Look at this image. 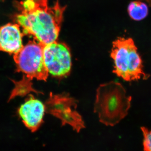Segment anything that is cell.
Listing matches in <instances>:
<instances>
[{"mask_svg": "<svg viewBox=\"0 0 151 151\" xmlns=\"http://www.w3.org/2000/svg\"><path fill=\"white\" fill-rule=\"evenodd\" d=\"M145 1H147L149 3L150 6H151V0H145Z\"/></svg>", "mask_w": 151, "mask_h": 151, "instance_id": "cell-11", "label": "cell"}, {"mask_svg": "<svg viewBox=\"0 0 151 151\" xmlns=\"http://www.w3.org/2000/svg\"><path fill=\"white\" fill-rule=\"evenodd\" d=\"M76 100L67 94L50 93L45 104V111L59 119L63 125L68 124L77 132L84 128V122L76 111Z\"/></svg>", "mask_w": 151, "mask_h": 151, "instance_id": "cell-5", "label": "cell"}, {"mask_svg": "<svg viewBox=\"0 0 151 151\" xmlns=\"http://www.w3.org/2000/svg\"><path fill=\"white\" fill-rule=\"evenodd\" d=\"M44 60L48 73L58 78L69 75L72 62L69 47L57 40L44 45Z\"/></svg>", "mask_w": 151, "mask_h": 151, "instance_id": "cell-6", "label": "cell"}, {"mask_svg": "<svg viewBox=\"0 0 151 151\" xmlns=\"http://www.w3.org/2000/svg\"><path fill=\"white\" fill-rule=\"evenodd\" d=\"M141 129L144 137L143 143L144 150L151 151V129L145 127H142Z\"/></svg>", "mask_w": 151, "mask_h": 151, "instance_id": "cell-10", "label": "cell"}, {"mask_svg": "<svg viewBox=\"0 0 151 151\" xmlns=\"http://www.w3.org/2000/svg\"><path fill=\"white\" fill-rule=\"evenodd\" d=\"M48 0H24L20 2L17 23L26 35L32 36L43 45L57 40L65 6L58 1L49 6Z\"/></svg>", "mask_w": 151, "mask_h": 151, "instance_id": "cell-1", "label": "cell"}, {"mask_svg": "<svg viewBox=\"0 0 151 151\" xmlns=\"http://www.w3.org/2000/svg\"><path fill=\"white\" fill-rule=\"evenodd\" d=\"M132 99L119 82L101 84L97 89L94 113L98 114L100 122L113 127L127 116Z\"/></svg>", "mask_w": 151, "mask_h": 151, "instance_id": "cell-3", "label": "cell"}, {"mask_svg": "<svg viewBox=\"0 0 151 151\" xmlns=\"http://www.w3.org/2000/svg\"><path fill=\"white\" fill-rule=\"evenodd\" d=\"M22 34L18 24L9 23L0 27V50L15 54L23 47Z\"/></svg>", "mask_w": 151, "mask_h": 151, "instance_id": "cell-8", "label": "cell"}, {"mask_svg": "<svg viewBox=\"0 0 151 151\" xmlns=\"http://www.w3.org/2000/svg\"><path fill=\"white\" fill-rule=\"evenodd\" d=\"M45 111V105L31 97L21 106L18 112L26 127L34 132L42 124Z\"/></svg>", "mask_w": 151, "mask_h": 151, "instance_id": "cell-7", "label": "cell"}, {"mask_svg": "<svg viewBox=\"0 0 151 151\" xmlns=\"http://www.w3.org/2000/svg\"><path fill=\"white\" fill-rule=\"evenodd\" d=\"M128 11L131 18L134 20L140 21L148 15V8L141 1H134L129 4Z\"/></svg>", "mask_w": 151, "mask_h": 151, "instance_id": "cell-9", "label": "cell"}, {"mask_svg": "<svg viewBox=\"0 0 151 151\" xmlns=\"http://www.w3.org/2000/svg\"><path fill=\"white\" fill-rule=\"evenodd\" d=\"M111 57L114 61L113 73L125 81L148 78L143 71L142 58L131 38L119 37L114 41Z\"/></svg>", "mask_w": 151, "mask_h": 151, "instance_id": "cell-4", "label": "cell"}, {"mask_svg": "<svg viewBox=\"0 0 151 151\" xmlns=\"http://www.w3.org/2000/svg\"><path fill=\"white\" fill-rule=\"evenodd\" d=\"M44 45L35 41H30L18 52L14 54V59L17 71L24 74L19 81L14 82V89L10 96L12 99L17 96H24L31 92L41 93L32 88L31 81L33 78L46 81L49 73L44 60Z\"/></svg>", "mask_w": 151, "mask_h": 151, "instance_id": "cell-2", "label": "cell"}]
</instances>
